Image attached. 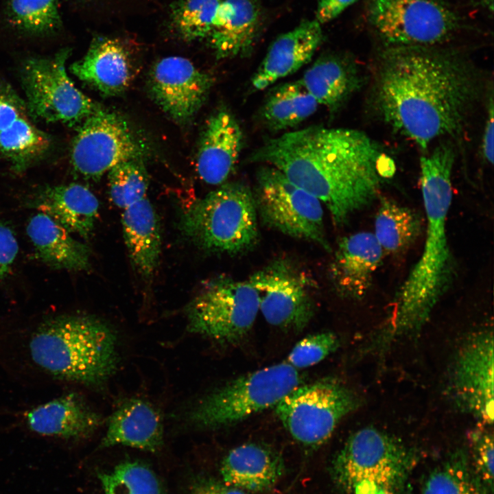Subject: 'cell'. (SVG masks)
Returning a JSON list of instances; mask_svg holds the SVG:
<instances>
[{"label":"cell","instance_id":"1","mask_svg":"<svg viewBox=\"0 0 494 494\" xmlns=\"http://www.w3.org/2000/svg\"><path fill=\"white\" fill-rule=\"evenodd\" d=\"M482 91L478 68L456 51L388 47L377 58L369 100L380 121L425 150L461 133Z\"/></svg>","mask_w":494,"mask_h":494},{"label":"cell","instance_id":"2","mask_svg":"<svg viewBox=\"0 0 494 494\" xmlns=\"http://www.w3.org/2000/svg\"><path fill=\"white\" fill-rule=\"evenodd\" d=\"M318 199L342 226L379 198L393 161L364 132L310 126L266 140L250 156Z\"/></svg>","mask_w":494,"mask_h":494},{"label":"cell","instance_id":"3","mask_svg":"<svg viewBox=\"0 0 494 494\" xmlns=\"http://www.w3.org/2000/svg\"><path fill=\"white\" fill-rule=\"evenodd\" d=\"M454 145L447 140L420 158L421 187L426 216L421 257L399 289L384 340L412 335L421 329L455 274L447 231L452 200ZM389 340V341H390Z\"/></svg>","mask_w":494,"mask_h":494},{"label":"cell","instance_id":"4","mask_svg":"<svg viewBox=\"0 0 494 494\" xmlns=\"http://www.w3.org/2000/svg\"><path fill=\"white\" fill-rule=\"evenodd\" d=\"M27 349L43 373L88 386L103 384L117 364L116 335L90 316L60 315L44 320L31 333Z\"/></svg>","mask_w":494,"mask_h":494},{"label":"cell","instance_id":"5","mask_svg":"<svg viewBox=\"0 0 494 494\" xmlns=\"http://www.w3.org/2000/svg\"><path fill=\"white\" fill-rule=\"evenodd\" d=\"M419 454L401 439L373 427L351 434L335 456L331 475L348 494H406Z\"/></svg>","mask_w":494,"mask_h":494},{"label":"cell","instance_id":"6","mask_svg":"<svg viewBox=\"0 0 494 494\" xmlns=\"http://www.w3.org/2000/svg\"><path fill=\"white\" fill-rule=\"evenodd\" d=\"M257 217L250 187L240 182L224 183L185 209L178 228L202 250L235 256L257 245Z\"/></svg>","mask_w":494,"mask_h":494},{"label":"cell","instance_id":"7","mask_svg":"<svg viewBox=\"0 0 494 494\" xmlns=\"http://www.w3.org/2000/svg\"><path fill=\"white\" fill-rule=\"evenodd\" d=\"M302 381L298 370L286 362L257 370L204 396L189 418L202 428L230 426L274 407Z\"/></svg>","mask_w":494,"mask_h":494},{"label":"cell","instance_id":"8","mask_svg":"<svg viewBox=\"0 0 494 494\" xmlns=\"http://www.w3.org/2000/svg\"><path fill=\"white\" fill-rule=\"evenodd\" d=\"M361 400L335 377L294 388L274 406L277 416L298 443L316 447L331 436L340 421L356 410Z\"/></svg>","mask_w":494,"mask_h":494},{"label":"cell","instance_id":"9","mask_svg":"<svg viewBox=\"0 0 494 494\" xmlns=\"http://www.w3.org/2000/svg\"><path fill=\"white\" fill-rule=\"evenodd\" d=\"M259 311L258 295L248 280L224 275L207 281L185 310L191 332L227 344L246 336Z\"/></svg>","mask_w":494,"mask_h":494},{"label":"cell","instance_id":"10","mask_svg":"<svg viewBox=\"0 0 494 494\" xmlns=\"http://www.w3.org/2000/svg\"><path fill=\"white\" fill-rule=\"evenodd\" d=\"M253 196L257 215L265 225L331 250L325 231L322 204L280 170L270 165L261 167Z\"/></svg>","mask_w":494,"mask_h":494},{"label":"cell","instance_id":"11","mask_svg":"<svg viewBox=\"0 0 494 494\" xmlns=\"http://www.w3.org/2000/svg\"><path fill=\"white\" fill-rule=\"evenodd\" d=\"M70 49L27 59L21 72L30 117L45 123L80 125L99 106L81 92L66 71Z\"/></svg>","mask_w":494,"mask_h":494},{"label":"cell","instance_id":"12","mask_svg":"<svg viewBox=\"0 0 494 494\" xmlns=\"http://www.w3.org/2000/svg\"><path fill=\"white\" fill-rule=\"evenodd\" d=\"M368 19L386 47L436 46L459 25L453 11L433 0H372Z\"/></svg>","mask_w":494,"mask_h":494},{"label":"cell","instance_id":"13","mask_svg":"<svg viewBox=\"0 0 494 494\" xmlns=\"http://www.w3.org/2000/svg\"><path fill=\"white\" fill-rule=\"evenodd\" d=\"M145 147L125 119L100 107L80 124L71 149L73 169L97 180L122 162L139 160Z\"/></svg>","mask_w":494,"mask_h":494},{"label":"cell","instance_id":"14","mask_svg":"<svg viewBox=\"0 0 494 494\" xmlns=\"http://www.w3.org/2000/svg\"><path fill=\"white\" fill-rule=\"evenodd\" d=\"M256 290L259 311L270 325L302 331L311 320L314 304L309 276L285 258L275 259L248 279Z\"/></svg>","mask_w":494,"mask_h":494},{"label":"cell","instance_id":"15","mask_svg":"<svg viewBox=\"0 0 494 494\" xmlns=\"http://www.w3.org/2000/svg\"><path fill=\"white\" fill-rule=\"evenodd\" d=\"M449 390L462 411L483 425L493 421V336L484 330L470 335L460 347L450 374Z\"/></svg>","mask_w":494,"mask_h":494},{"label":"cell","instance_id":"16","mask_svg":"<svg viewBox=\"0 0 494 494\" xmlns=\"http://www.w3.org/2000/svg\"><path fill=\"white\" fill-rule=\"evenodd\" d=\"M213 84V77L189 60L169 56L158 61L150 75L156 103L174 120L186 122L199 110Z\"/></svg>","mask_w":494,"mask_h":494},{"label":"cell","instance_id":"17","mask_svg":"<svg viewBox=\"0 0 494 494\" xmlns=\"http://www.w3.org/2000/svg\"><path fill=\"white\" fill-rule=\"evenodd\" d=\"M32 119L25 100L0 80V154L17 174L38 161L51 146V138Z\"/></svg>","mask_w":494,"mask_h":494},{"label":"cell","instance_id":"18","mask_svg":"<svg viewBox=\"0 0 494 494\" xmlns=\"http://www.w3.org/2000/svg\"><path fill=\"white\" fill-rule=\"evenodd\" d=\"M385 254L373 233L358 232L341 238L329 269L337 294L349 300L364 298Z\"/></svg>","mask_w":494,"mask_h":494},{"label":"cell","instance_id":"19","mask_svg":"<svg viewBox=\"0 0 494 494\" xmlns=\"http://www.w3.org/2000/svg\"><path fill=\"white\" fill-rule=\"evenodd\" d=\"M244 143L242 128L226 108L210 116L202 132L196 169L200 178L211 185L224 184L239 160Z\"/></svg>","mask_w":494,"mask_h":494},{"label":"cell","instance_id":"20","mask_svg":"<svg viewBox=\"0 0 494 494\" xmlns=\"http://www.w3.org/2000/svg\"><path fill=\"white\" fill-rule=\"evenodd\" d=\"M23 423L31 432L43 436L80 439L93 434L102 418L75 392H68L26 410Z\"/></svg>","mask_w":494,"mask_h":494},{"label":"cell","instance_id":"21","mask_svg":"<svg viewBox=\"0 0 494 494\" xmlns=\"http://www.w3.org/2000/svg\"><path fill=\"white\" fill-rule=\"evenodd\" d=\"M320 25L315 19L303 21L293 30L278 36L253 75V89L264 90L306 64L323 40Z\"/></svg>","mask_w":494,"mask_h":494},{"label":"cell","instance_id":"22","mask_svg":"<svg viewBox=\"0 0 494 494\" xmlns=\"http://www.w3.org/2000/svg\"><path fill=\"white\" fill-rule=\"evenodd\" d=\"M260 8L255 0H222L207 40L217 58L249 55L261 29Z\"/></svg>","mask_w":494,"mask_h":494},{"label":"cell","instance_id":"23","mask_svg":"<svg viewBox=\"0 0 494 494\" xmlns=\"http://www.w3.org/2000/svg\"><path fill=\"white\" fill-rule=\"evenodd\" d=\"M70 71L107 96L125 91L132 77L126 49L117 40L106 37L94 38L86 54L71 65Z\"/></svg>","mask_w":494,"mask_h":494},{"label":"cell","instance_id":"24","mask_svg":"<svg viewBox=\"0 0 494 494\" xmlns=\"http://www.w3.org/2000/svg\"><path fill=\"white\" fill-rule=\"evenodd\" d=\"M31 204L71 233L85 239L94 228L99 207L92 191L78 183L44 187L34 196Z\"/></svg>","mask_w":494,"mask_h":494},{"label":"cell","instance_id":"25","mask_svg":"<svg viewBox=\"0 0 494 494\" xmlns=\"http://www.w3.org/2000/svg\"><path fill=\"white\" fill-rule=\"evenodd\" d=\"M299 80L318 105L333 113L361 88L363 78L351 57L329 54L318 58Z\"/></svg>","mask_w":494,"mask_h":494},{"label":"cell","instance_id":"26","mask_svg":"<svg viewBox=\"0 0 494 494\" xmlns=\"http://www.w3.org/2000/svg\"><path fill=\"white\" fill-rule=\"evenodd\" d=\"M100 446L124 445L154 452L163 441L161 416L152 405L139 399L123 402L110 416Z\"/></svg>","mask_w":494,"mask_h":494},{"label":"cell","instance_id":"27","mask_svg":"<svg viewBox=\"0 0 494 494\" xmlns=\"http://www.w3.org/2000/svg\"><path fill=\"white\" fill-rule=\"evenodd\" d=\"M220 471L226 485L261 491L272 487L282 476L284 462L280 454L269 446L246 443L227 454Z\"/></svg>","mask_w":494,"mask_h":494},{"label":"cell","instance_id":"28","mask_svg":"<svg viewBox=\"0 0 494 494\" xmlns=\"http://www.w3.org/2000/svg\"><path fill=\"white\" fill-rule=\"evenodd\" d=\"M121 221L132 264L143 280L149 281L158 266L161 255L158 215L145 197L125 209Z\"/></svg>","mask_w":494,"mask_h":494},{"label":"cell","instance_id":"29","mask_svg":"<svg viewBox=\"0 0 494 494\" xmlns=\"http://www.w3.org/2000/svg\"><path fill=\"white\" fill-rule=\"evenodd\" d=\"M26 231L38 257L49 266L76 271L89 268V247L49 215L40 212L33 215Z\"/></svg>","mask_w":494,"mask_h":494},{"label":"cell","instance_id":"30","mask_svg":"<svg viewBox=\"0 0 494 494\" xmlns=\"http://www.w3.org/2000/svg\"><path fill=\"white\" fill-rule=\"evenodd\" d=\"M318 106L298 80L274 88L264 102L261 115L269 129L283 130L293 128L311 117Z\"/></svg>","mask_w":494,"mask_h":494},{"label":"cell","instance_id":"31","mask_svg":"<svg viewBox=\"0 0 494 494\" xmlns=\"http://www.w3.org/2000/svg\"><path fill=\"white\" fill-rule=\"evenodd\" d=\"M422 219L415 211L383 198L375 217L373 235L384 252L398 254L420 236Z\"/></svg>","mask_w":494,"mask_h":494},{"label":"cell","instance_id":"32","mask_svg":"<svg viewBox=\"0 0 494 494\" xmlns=\"http://www.w3.org/2000/svg\"><path fill=\"white\" fill-rule=\"evenodd\" d=\"M422 494H492L483 485L471 465L469 453L451 454L425 478Z\"/></svg>","mask_w":494,"mask_h":494},{"label":"cell","instance_id":"33","mask_svg":"<svg viewBox=\"0 0 494 494\" xmlns=\"http://www.w3.org/2000/svg\"><path fill=\"white\" fill-rule=\"evenodd\" d=\"M105 494H165L155 473L145 464L125 461L98 473Z\"/></svg>","mask_w":494,"mask_h":494},{"label":"cell","instance_id":"34","mask_svg":"<svg viewBox=\"0 0 494 494\" xmlns=\"http://www.w3.org/2000/svg\"><path fill=\"white\" fill-rule=\"evenodd\" d=\"M9 16L18 29L34 35L54 33L62 22L56 0H10Z\"/></svg>","mask_w":494,"mask_h":494},{"label":"cell","instance_id":"35","mask_svg":"<svg viewBox=\"0 0 494 494\" xmlns=\"http://www.w3.org/2000/svg\"><path fill=\"white\" fill-rule=\"evenodd\" d=\"M108 179L110 199L123 210L147 197L148 178L139 160L117 164L108 172Z\"/></svg>","mask_w":494,"mask_h":494},{"label":"cell","instance_id":"36","mask_svg":"<svg viewBox=\"0 0 494 494\" xmlns=\"http://www.w3.org/2000/svg\"><path fill=\"white\" fill-rule=\"evenodd\" d=\"M222 0H183L174 5L172 19L183 38H207Z\"/></svg>","mask_w":494,"mask_h":494},{"label":"cell","instance_id":"37","mask_svg":"<svg viewBox=\"0 0 494 494\" xmlns=\"http://www.w3.org/2000/svg\"><path fill=\"white\" fill-rule=\"evenodd\" d=\"M339 345V339L332 332L312 334L296 343L285 362L296 369L307 368L335 352Z\"/></svg>","mask_w":494,"mask_h":494},{"label":"cell","instance_id":"38","mask_svg":"<svg viewBox=\"0 0 494 494\" xmlns=\"http://www.w3.org/2000/svg\"><path fill=\"white\" fill-rule=\"evenodd\" d=\"M471 453L469 454L473 470L485 488L493 494V435L484 428L469 434Z\"/></svg>","mask_w":494,"mask_h":494},{"label":"cell","instance_id":"39","mask_svg":"<svg viewBox=\"0 0 494 494\" xmlns=\"http://www.w3.org/2000/svg\"><path fill=\"white\" fill-rule=\"evenodd\" d=\"M19 251V244L12 230L0 222V280L10 272Z\"/></svg>","mask_w":494,"mask_h":494},{"label":"cell","instance_id":"40","mask_svg":"<svg viewBox=\"0 0 494 494\" xmlns=\"http://www.w3.org/2000/svg\"><path fill=\"white\" fill-rule=\"evenodd\" d=\"M190 494H246L241 489L213 479L198 478L190 488Z\"/></svg>","mask_w":494,"mask_h":494},{"label":"cell","instance_id":"41","mask_svg":"<svg viewBox=\"0 0 494 494\" xmlns=\"http://www.w3.org/2000/svg\"><path fill=\"white\" fill-rule=\"evenodd\" d=\"M357 0H319L316 19L320 24L327 23L336 18Z\"/></svg>","mask_w":494,"mask_h":494},{"label":"cell","instance_id":"42","mask_svg":"<svg viewBox=\"0 0 494 494\" xmlns=\"http://www.w3.org/2000/svg\"><path fill=\"white\" fill-rule=\"evenodd\" d=\"M483 159L489 164L493 163V100L491 95L487 103V114L482 141Z\"/></svg>","mask_w":494,"mask_h":494}]
</instances>
